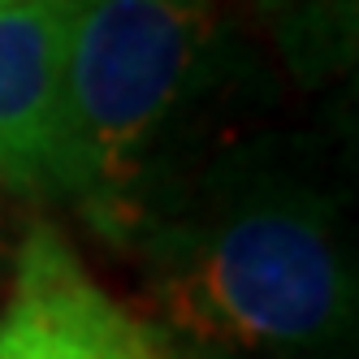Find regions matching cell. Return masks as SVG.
Returning <instances> with one entry per match:
<instances>
[{"instance_id": "cell-1", "label": "cell", "mask_w": 359, "mask_h": 359, "mask_svg": "<svg viewBox=\"0 0 359 359\" xmlns=\"http://www.w3.org/2000/svg\"><path fill=\"white\" fill-rule=\"evenodd\" d=\"M151 299L199 346L312 351L342 338L355 277L329 203L264 182L161 238Z\"/></svg>"}, {"instance_id": "cell-2", "label": "cell", "mask_w": 359, "mask_h": 359, "mask_svg": "<svg viewBox=\"0 0 359 359\" xmlns=\"http://www.w3.org/2000/svg\"><path fill=\"white\" fill-rule=\"evenodd\" d=\"M217 18L208 0H83L69 9L53 195L109 212L195 91Z\"/></svg>"}, {"instance_id": "cell-3", "label": "cell", "mask_w": 359, "mask_h": 359, "mask_svg": "<svg viewBox=\"0 0 359 359\" xmlns=\"http://www.w3.org/2000/svg\"><path fill=\"white\" fill-rule=\"evenodd\" d=\"M0 359H165L156 329L121 307L57 225H31L0 312Z\"/></svg>"}, {"instance_id": "cell-4", "label": "cell", "mask_w": 359, "mask_h": 359, "mask_svg": "<svg viewBox=\"0 0 359 359\" xmlns=\"http://www.w3.org/2000/svg\"><path fill=\"white\" fill-rule=\"evenodd\" d=\"M69 9L57 0L0 5V187L53 195Z\"/></svg>"}, {"instance_id": "cell-5", "label": "cell", "mask_w": 359, "mask_h": 359, "mask_svg": "<svg viewBox=\"0 0 359 359\" xmlns=\"http://www.w3.org/2000/svg\"><path fill=\"white\" fill-rule=\"evenodd\" d=\"M57 5H65V9H74V5H83V0H57Z\"/></svg>"}, {"instance_id": "cell-6", "label": "cell", "mask_w": 359, "mask_h": 359, "mask_svg": "<svg viewBox=\"0 0 359 359\" xmlns=\"http://www.w3.org/2000/svg\"><path fill=\"white\" fill-rule=\"evenodd\" d=\"M0 5H5V0H0Z\"/></svg>"}]
</instances>
